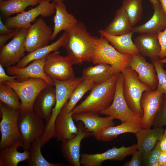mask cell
I'll return each mask as SVG.
<instances>
[{
    "instance_id": "d4e9b609",
    "label": "cell",
    "mask_w": 166,
    "mask_h": 166,
    "mask_svg": "<svg viewBox=\"0 0 166 166\" xmlns=\"http://www.w3.org/2000/svg\"><path fill=\"white\" fill-rule=\"evenodd\" d=\"M164 130L162 127L142 128L135 133L137 150L142 154L151 150L160 139Z\"/></svg>"
},
{
    "instance_id": "ffe728a7",
    "label": "cell",
    "mask_w": 166,
    "mask_h": 166,
    "mask_svg": "<svg viewBox=\"0 0 166 166\" xmlns=\"http://www.w3.org/2000/svg\"><path fill=\"white\" fill-rule=\"evenodd\" d=\"M72 111L67 113L60 111L54 124L55 138L61 142L74 137L77 133L78 127L75 125Z\"/></svg>"
},
{
    "instance_id": "d6986e66",
    "label": "cell",
    "mask_w": 166,
    "mask_h": 166,
    "mask_svg": "<svg viewBox=\"0 0 166 166\" xmlns=\"http://www.w3.org/2000/svg\"><path fill=\"white\" fill-rule=\"evenodd\" d=\"M52 86L49 85L40 92L33 107L34 111L46 121V124L50 118L56 102L55 88Z\"/></svg>"
},
{
    "instance_id": "ac0fdd59",
    "label": "cell",
    "mask_w": 166,
    "mask_h": 166,
    "mask_svg": "<svg viewBox=\"0 0 166 166\" xmlns=\"http://www.w3.org/2000/svg\"><path fill=\"white\" fill-rule=\"evenodd\" d=\"M45 57L34 60L28 66L18 68L15 65L7 67V73L9 74L16 76L18 81L28 80L30 78L42 79L50 85L54 86L53 81L45 74L44 71V64Z\"/></svg>"
},
{
    "instance_id": "484cf974",
    "label": "cell",
    "mask_w": 166,
    "mask_h": 166,
    "mask_svg": "<svg viewBox=\"0 0 166 166\" xmlns=\"http://www.w3.org/2000/svg\"><path fill=\"white\" fill-rule=\"evenodd\" d=\"M99 32L101 36L105 38L111 45L120 53L127 55H132L140 53L132 40L133 33L132 31L118 36L108 34L102 30H100Z\"/></svg>"
},
{
    "instance_id": "8992f818",
    "label": "cell",
    "mask_w": 166,
    "mask_h": 166,
    "mask_svg": "<svg viewBox=\"0 0 166 166\" xmlns=\"http://www.w3.org/2000/svg\"><path fill=\"white\" fill-rule=\"evenodd\" d=\"M104 37L98 38L92 61L94 64H106L111 65L116 74L129 66L131 55L122 54L117 51Z\"/></svg>"
},
{
    "instance_id": "8fae6325",
    "label": "cell",
    "mask_w": 166,
    "mask_h": 166,
    "mask_svg": "<svg viewBox=\"0 0 166 166\" xmlns=\"http://www.w3.org/2000/svg\"><path fill=\"white\" fill-rule=\"evenodd\" d=\"M73 65L68 57H63L57 51L52 52L45 57L44 69L45 74L53 80H73L76 78Z\"/></svg>"
},
{
    "instance_id": "f35d334b",
    "label": "cell",
    "mask_w": 166,
    "mask_h": 166,
    "mask_svg": "<svg viewBox=\"0 0 166 166\" xmlns=\"http://www.w3.org/2000/svg\"><path fill=\"white\" fill-rule=\"evenodd\" d=\"M154 127L166 126V95L164 94L162 106L154 120Z\"/></svg>"
},
{
    "instance_id": "7c38bea8",
    "label": "cell",
    "mask_w": 166,
    "mask_h": 166,
    "mask_svg": "<svg viewBox=\"0 0 166 166\" xmlns=\"http://www.w3.org/2000/svg\"><path fill=\"white\" fill-rule=\"evenodd\" d=\"M27 30L19 29L11 41L0 48V64L3 67L14 65L25 56Z\"/></svg>"
},
{
    "instance_id": "e575fe53",
    "label": "cell",
    "mask_w": 166,
    "mask_h": 166,
    "mask_svg": "<svg viewBox=\"0 0 166 166\" xmlns=\"http://www.w3.org/2000/svg\"><path fill=\"white\" fill-rule=\"evenodd\" d=\"M20 98L16 92L4 83H0V102L9 107L20 110L21 107Z\"/></svg>"
},
{
    "instance_id": "83f0119b",
    "label": "cell",
    "mask_w": 166,
    "mask_h": 166,
    "mask_svg": "<svg viewBox=\"0 0 166 166\" xmlns=\"http://www.w3.org/2000/svg\"><path fill=\"white\" fill-rule=\"evenodd\" d=\"M67 39V33L64 31L59 38L55 42L39 48L29 53L23 57L15 66L18 68H22L27 66L32 61L45 57L49 53L58 51L62 47H65Z\"/></svg>"
},
{
    "instance_id": "c3c4849f",
    "label": "cell",
    "mask_w": 166,
    "mask_h": 166,
    "mask_svg": "<svg viewBox=\"0 0 166 166\" xmlns=\"http://www.w3.org/2000/svg\"><path fill=\"white\" fill-rule=\"evenodd\" d=\"M149 1L152 6L156 4L160 3L158 0H149Z\"/></svg>"
},
{
    "instance_id": "f1b7e54d",
    "label": "cell",
    "mask_w": 166,
    "mask_h": 166,
    "mask_svg": "<svg viewBox=\"0 0 166 166\" xmlns=\"http://www.w3.org/2000/svg\"><path fill=\"white\" fill-rule=\"evenodd\" d=\"M115 74V70L111 65L101 63L84 69L82 77L84 80L100 84L106 81Z\"/></svg>"
},
{
    "instance_id": "4dcf8cb0",
    "label": "cell",
    "mask_w": 166,
    "mask_h": 166,
    "mask_svg": "<svg viewBox=\"0 0 166 166\" xmlns=\"http://www.w3.org/2000/svg\"><path fill=\"white\" fill-rule=\"evenodd\" d=\"M133 27L121 6L116 10L113 21L103 30L108 34L118 36L132 31Z\"/></svg>"
},
{
    "instance_id": "4316f807",
    "label": "cell",
    "mask_w": 166,
    "mask_h": 166,
    "mask_svg": "<svg viewBox=\"0 0 166 166\" xmlns=\"http://www.w3.org/2000/svg\"><path fill=\"white\" fill-rule=\"evenodd\" d=\"M142 128L141 123L127 122L121 124L112 126L103 129L93 136L99 141H108L113 140L120 134L132 133H136Z\"/></svg>"
},
{
    "instance_id": "6da1fadb",
    "label": "cell",
    "mask_w": 166,
    "mask_h": 166,
    "mask_svg": "<svg viewBox=\"0 0 166 166\" xmlns=\"http://www.w3.org/2000/svg\"><path fill=\"white\" fill-rule=\"evenodd\" d=\"M66 32L65 47L68 53L67 56L72 64L80 65L92 61L98 37L92 35L80 22Z\"/></svg>"
},
{
    "instance_id": "7a4b0ae2",
    "label": "cell",
    "mask_w": 166,
    "mask_h": 166,
    "mask_svg": "<svg viewBox=\"0 0 166 166\" xmlns=\"http://www.w3.org/2000/svg\"><path fill=\"white\" fill-rule=\"evenodd\" d=\"M120 73L115 74L102 83L96 84L86 99L73 109V114L85 112L99 113L109 107L113 99L116 82Z\"/></svg>"
},
{
    "instance_id": "d6a6232c",
    "label": "cell",
    "mask_w": 166,
    "mask_h": 166,
    "mask_svg": "<svg viewBox=\"0 0 166 166\" xmlns=\"http://www.w3.org/2000/svg\"><path fill=\"white\" fill-rule=\"evenodd\" d=\"M41 138L34 141L28 149V158L27 160L29 166H61L63 163H53L47 161L43 156L41 152Z\"/></svg>"
},
{
    "instance_id": "9c48e42d",
    "label": "cell",
    "mask_w": 166,
    "mask_h": 166,
    "mask_svg": "<svg viewBox=\"0 0 166 166\" xmlns=\"http://www.w3.org/2000/svg\"><path fill=\"white\" fill-rule=\"evenodd\" d=\"M4 83L12 87L18 94L21 101L20 110L22 111H33L34 103L37 96L49 85L44 80L38 78H30L21 81Z\"/></svg>"
},
{
    "instance_id": "5bb4252c",
    "label": "cell",
    "mask_w": 166,
    "mask_h": 166,
    "mask_svg": "<svg viewBox=\"0 0 166 166\" xmlns=\"http://www.w3.org/2000/svg\"><path fill=\"white\" fill-rule=\"evenodd\" d=\"M164 94L156 89L144 91L140 101L143 115L141 124L143 128H151L156 115L161 109L164 101Z\"/></svg>"
},
{
    "instance_id": "74e56055",
    "label": "cell",
    "mask_w": 166,
    "mask_h": 166,
    "mask_svg": "<svg viewBox=\"0 0 166 166\" xmlns=\"http://www.w3.org/2000/svg\"><path fill=\"white\" fill-rule=\"evenodd\" d=\"M160 152L158 141L149 152L142 154L143 166H159L158 160Z\"/></svg>"
},
{
    "instance_id": "1f68e13d",
    "label": "cell",
    "mask_w": 166,
    "mask_h": 166,
    "mask_svg": "<svg viewBox=\"0 0 166 166\" xmlns=\"http://www.w3.org/2000/svg\"><path fill=\"white\" fill-rule=\"evenodd\" d=\"M41 0H5L0 1V10L5 16L10 17L24 11L28 6L36 5Z\"/></svg>"
},
{
    "instance_id": "603a6c76",
    "label": "cell",
    "mask_w": 166,
    "mask_h": 166,
    "mask_svg": "<svg viewBox=\"0 0 166 166\" xmlns=\"http://www.w3.org/2000/svg\"><path fill=\"white\" fill-rule=\"evenodd\" d=\"M55 8L53 18L54 26L51 41L53 40L59 32L68 31L78 22L73 14L68 12L63 1L55 3Z\"/></svg>"
},
{
    "instance_id": "836d02e7",
    "label": "cell",
    "mask_w": 166,
    "mask_h": 166,
    "mask_svg": "<svg viewBox=\"0 0 166 166\" xmlns=\"http://www.w3.org/2000/svg\"><path fill=\"white\" fill-rule=\"evenodd\" d=\"M96 84L92 81L83 80L75 88L68 101L61 111L67 113L72 112L77 103L84 94L91 90Z\"/></svg>"
},
{
    "instance_id": "7dc6e473",
    "label": "cell",
    "mask_w": 166,
    "mask_h": 166,
    "mask_svg": "<svg viewBox=\"0 0 166 166\" xmlns=\"http://www.w3.org/2000/svg\"><path fill=\"white\" fill-rule=\"evenodd\" d=\"M162 9L166 14V0H158Z\"/></svg>"
},
{
    "instance_id": "e0dca14e",
    "label": "cell",
    "mask_w": 166,
    "mask_h": 166,
    "mask_svg": "<svg viewBox=\"0 0 166 166\" xmlns=\"http://www.w3.org/2000/svg\"><path fill=\"white\" fill-rule=\"evenodd\" d=\"M129 66L137 73L140 81L151 90L157 88L158 78L154 66L147 62L141 54L131 55Z\"/></svg>"
},
{
    "instance_id": "30bf717a",
    "label": "cell",
    "mask_w": 166,
    "mask_h": 166,
    "mask_svg": "<svg viewBox=\"0 0 166 166\" xmlns=\"http://www.w3.org/2000/svg\"><path fill=\"white\" fill-rule=\"evenodd\" d=\"M50 1L42 0L34 8L7 18L5 20V25L11 29H27L31 25V22L39 16L49 17L55 13V3L50 2Z\"/></svg>"
},
{
    "instance_id": "f6af8a7d",
    "label": "cell",
    "mask_w": 166,
    "mask_h": 166,
    "mask_svg": "<svg viewBox=\"0 0 166 166\" xmlns=\"http://www.w3.org/2000/svg\"><path fill=\"white\" fill-rule=\"evenodd\" d=\"M15 29H11L8 28L4 24L0 18V34H5L10 33L14 31Z\"/></svg>"
},
{
    "instance_id": "8d00e7d4",
    "label": "cell",
    "mask_w": 166,
    "mask_h": 166,
    "mask_svg": "<svg viewBox=\"0 0 166 166\" xmlns=\"http://www.w3.org/2000/svg\"><path fill=\"white\" fill-rule=\"evenodd\" d=\"M159 59L151 60L155 68L158 78L157 89L160 92L166 95V70L163 67Z\"/></svg>"
},
{
    "instance_id": "816d5d0a",
    "label": "cell",
    "mask_w": 166,
    "mask_h": 166,
    "mask_svg": "<svg viewBox=\"0 0 166 166\" xmlns=\"http://www.w3.org/2000/svg\"><path fill=\"white\" fill-rule=\"evenodd\" d=\"M163 166H166V163L165 164H164Z\"/></svg>"
},
{
    "instance_id": "44dd1931",
    "label": "cell",
    "mask_w": 166,
    "mask_h": 166,
    "mask_svg": "<svg viewBox=\"0 0 166 166\" xmlns=\"http://www.w3.org/2000/svg\"><path fill=\"white\" fill-rule=\"evenodd\" d=\"M73 117L76 121H81L85 127L93 135L107 127L114 126L113 120L109 116L100 117L98 113L85 112L73 114Z\"/></svg>"
},
{
    "instance_id": "b9f144b4",
    "label": "cell",
    "mask_w": 166,
    "mask_h": 166,
    "mask_svg": "<svg viewBox=\"0 0 166 166\" xmlns=\"http://www.w3.org/2000/svg\"><path fill=\"white\" fill-rule=\"evenodd\" d=\"M18 81V77L16 76H9L7 75L3 68L0 64V83L5 82H15Z\"/></svg>"
},
{
    "instance_id": "7402d4cb",
    "label": "cell",
    "mask_w": 166,
    "mask_h": 166,
    "mask_svg": "<svg viewBox=\"0 0 166 166\" xmlns=\"http://www.w3.org/2000/svg\"><path fill=\"white\" fill-rule=\"evenodd\" d=\"M134 43L140 53L151 60L160 59L161 47L158 34H142L134 39Z\"/></svg>"
},
{
    "instance_id": "9a60e30c",
    "label": "cell",
    "mask_w": 166,
    "mask_h": 166,
    "mask_svg": "<svg viewBox=\"0 0 166 166\" xmlns=\"http://www.w3.org/2000/svg\"><path fill=\"white\" fill-rule=\"evenodd\" d=\"M137 150V145L134 144L128 147H113L101 153H83L81 154L80 163L83 166H100L106 160H122Z\"/></svg>"
},
{
    "instance_id": "3957f363",
    "label": "cell",
    "mask_w": 166,
    "mask_h": 166,
    "mask_svg": "<svg viewBox=\"0 0 166 166\" xmlns=\"http://www.w3.org/2000/svg\"><path fill=\"white\" fill-rule=\"evenodd\" d=\"M83 80L82 77L67 81L53 80L55 88L56 102L50 118L45 124L44 132L41 138L42 145H44L51 138H55L54 124L56 118L68 102L74 90Z\"/></svg>"
},
{
    "instance_id": "277c9868",
    "label": "cell",
    "mask_w": 166,
    "mask_h": 166,
    "mask_svg": "<svg viewBox=\"0 0 166 166\" xmlns=\"http://www.w3.org/2000/svg\"><path fill=\"white\" fill-rule=\"evenodd\" d=\"M121 73L123 77V89L125 100L131 110L141 118L142 95L144 91L151 89L140 81L137 73L129 66L125 68Z\"/></svg>"
},
{
    "instance_id": "ee69618b",
    "label": "cell",
    "mask_w": 166,
    "mask_h": 166,
    "mask_svg": "<svg viewBox=\"0 0 166 166\" xmlns=\"http://www.w3.org/2000/svg\"><path fill=\"white\" fill-rule=\"evenodd\" d=\"M158 142L160 151L166 152V129L164 130Z\"/></svg>"
},
{
    "instance_id": "f5cc1de1",
    "label": "cell",
    "mask_w": 166,
    "mask_h": 166,
    "mask_svg": "<svg viewBox=\"0 0 166 166\" xmlns=\"http://www.w3.org/2000/svg\"><path fill=\"white\" fill-rule=\"evenodd\" d=\"M2 0H0V1H2Z\"/></svg>"
},
{
    "instance_id": "52a82bcc",
    "label": "cell",
    "mask_w": 166,
    "mask_h": 166,
    "mask_svg": "<svg viewBox=\"0 0 166 166\" xmlns=\"http://www.w3.org/2000/svg\"><path fill=\"white\" fill-rule=\"evenodd\" d=\"M123 77L121 73L117 80L114 97L111 105L99 113L113 119H117L121 123L127 122L141 123V118L132 111L128 105L123 92Z\"/></svg>"
},
{
    "instance_id": "bcb514c9",
    "label": "cell",
    "mask_w": 166,
    "mask_h": 166,
    "mask_svg": "<svg viewBox=\"0 0 166 166\" xmlns=\"http://www.w3.org/2000/svg\"><path fill=\"white\" fill-rule=\"evenodd\" d=\"M166 163V152L160 151L158 160L159 166H163Z\"/></svg>"
},
{
    "instance_id": "f907efd6",
    "label": "cell",
    "mask_w": 166,
    "mask_h": 166,
    "mask_svg": "<svg viewBox=\"0 0 166 166\" xmlns=\"http://www.w3.org/2000/svg\"><path fill=\"white\" fill-rule=\"evenodd\" d=\"M52 1L53 2H54L55 3H58L61 2L63 1L64 0H50Z\"/></svg>"
},
{
    "instance_id": "60d3db41",
    "label": "cell",
    "mask_w": 166,
    "mask_h": 166,
    "mask_svg": "<svg viewBox=\"0 0 166 166\" xmlns=\"http://www.w3.org/2000/svg\"><path fill=\"white\" fill-rule=\"evenodd\" d=\"M131 160L125 163L124 166H140L142 164V153L137 150L132 154Z\"/></svg>"
},
{
    "instance_id": "4fadbf2b",
    "label": "cell",
    "mask_w": 166,
    "mask_h": 166,
    "mask_svg": "<svg viewBox=\"0 0 166 166\" xmlns=\"http://www.w3.org/2000/svg\"><path fill=\"white\" fill-rule=\"evenodd\" d=\"M52 33L51 28L42 18L38 19L27 29L25 42L26 51L30 53L48 45Z\"/></svg>"
},
{
    "instance_id": "cb8c5ba5",
    "label": "cell",
    "mask_w": 166,
    "mask_h": 166,
    "mask_svg": "<svg viewBox=\"0 0 166 166\" xmlns=\"http://www.w3.org/2000/svg\"><path fill=\"white\" fill-rule=\"evenodd\" d=\"M153 14L151 18L144 24L133 27V33L142 34H158L166 28V14L160 3L152 6Z\"/></svg>"
},
{
    "instance_id": "2e32d148",
    "label": "cell",
    "mask_w": 166,
    "mask_h": 166,
    "mask_svg": "<svg viewBox=\"0 0 166 166\" xmlns=\"http://www.w3.org/2000/svg\"><path fill=\"white\" fill-rule=\"evenodd\" d=\"M82 124H78V132L74 137L61 142V153L66 160L72 166H81V142L84 138L93 136V133L88 131Z\"/></svg>"
},
{
    "instance_id": "681fc988",
    "label": "cell",
    "mask_w": 166,
    "mask_h": 166,
    "mask_svg": "<svg viewBox=\"0 0 166 166\" xmlns=\"http://www.w3.org/2000/svg\"><path fill=\"white\" fill-rule=\"evenodd\" d=\"M159 61L160 63L162 64L166 63V58H164L163 59H160Z\"/></svg>"
},
{
    "instance_id": "ba28073f",
    "label": "cell",
    "mask_w": 166,
    "mask_h": 166,
    "mask_svg": "<svg viewBox=\"0 0 166 166\" xmlns=\"http://www.w3.org/2000/svg\"><path fill=\"white\" fill-rule=\"evenodd\" d=\"M0 150L20 140L18 122L20 110L10 108L0 102Z\"/></svg>"
},
{
    "instance_id": "5b68a950",
    "label": "cell",
    "mask_w": 166,
    "mask_h": 166,
    "mask_svg": "<svg viewBox=\"0 0 166 166\" xmlns=\"http://www.w3.org/2000/svg\"><path fill=\"white\" fill-rule=\"evenodd\" d=\"M44 120L33 111L20 110L18 124L24 150H28L34 141L42 138L46 125Z\"/></svg>"
},
{
    "instance_id": "f546056e",
    "label": "cell",
    "mask_w": 166,
    "mask_h": 166,
    "mask_svg": "<svg viewBox=\"0 0 166 166\" xmlns=\"http://www.w3.org/2000/svg\"><path fill=\"white\" fill-rule=\"evenodd\" d=\"M22 146L21 140L0 152V166H17L22 161H26L28 158V150L22 152L18 151V147Z\"/></svg>"
},
{
    "instance_id": "d590c367",
    "label": "cell",
    "mask_w": 166,
    "mask_h": 166,
    "mask_svg": "<svg viewBox=\"0 0 166 166\" xmlns=\"http://www.w3.org/2000/svg\"><path fill=\"white\" fill-rule=\"evenodd\" d=\"M142 0H123L122 6L132 26L141 18L143 10Z\"/></svg>"
},
{
    "instance_id": "ab89813d",
    "label": "cell",
    "mask_w": 166,
    "mask_h": 166,
    "mask_svg": "<svg viewBox=\"0 0 166 166\" xmlns=\"http://www.w3.org/2000/svg\"><path fill=\"white\" fill-rule=\"evenodd\" d=\"M158 38L161 47L159 57L161 59L166 57V28L158 33Z\"/></svg>"
},
{
    "instance_id": "7bdbcfd3",
    "label": "cell",
    "mask_w": 166,
    "mask_h": 166,
    "mask_svg": "<svg viewBox=\"0 0 166 166\" xmlns=\"http://www.w3.org/2000/svg\"><path fill=\"white\" fill-rule=\"evenodd\" d=\"M19 29H15L12 32L5 34H1L0 35V48L3 46L6 42L9 39L13 38L18 31Z\"/></svg>"
}]
</instances>
